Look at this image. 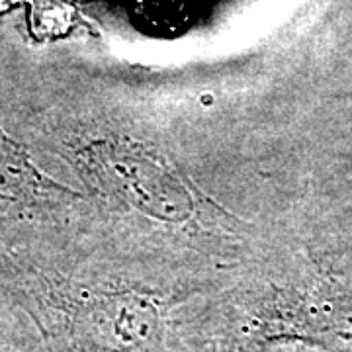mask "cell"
Returning a JSON list of instances; mask_svg holds the SVG:
<instances>
[{"label": "cell", "mask_w": 352, "mask_h": 352, "mask_svg": "<svg viewBox=\"0 0 352 352\" xmlns=\"http://www.w3.org/2000/svg\"><path fill=\"white\" fill-rule=\"evenodd\" d=\"M75 196V192L57 184L39 173L20 143L8 138L0 127V198L4 200H43L55 196Z\"/></svg>", "instance_id": "6da1fadb"}]
</instances>
